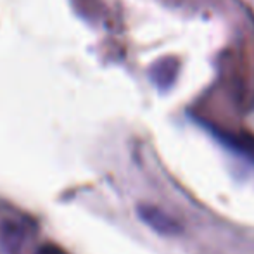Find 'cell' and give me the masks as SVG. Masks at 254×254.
I'll return each instance as SVG.
<instances>
[{
    "label": "cell",
    "mask_w": 254,
    "mask_h": 254,
    "mask_svg": "<svg viewBox=\"0 0 254 254\" xmlns=\"http://www.w3.org/2000/svg\"><path fill=\"white\" fill-rule=\"evenodd\" d=\"M138 214L147 225H151L154 230L163 232V234H171V232L177 230V223L171 220L170 216L163 213V211L156 209L151 206H140L138 207Z\"/></svg>",
    "instance_id": "obj_1"
},
{
    "label": "cell",
    "mask_w": 254,
    "mask_h": 254,
    "mask_svg": "<svg viewBox=\"0 0 254 254\" xmlns=\"http://www.w3.org/2000/svg\"><path fill=\"white\" fill-rule=\"evenodd\" d=\"M0 237H2V246L9 254H17L21 249V246L24 244V239H26V232L21 227L19 223H14V221H7L3 223L2 232H0Z\"/></svg>",
    "instance_id": "obj_2"
},
{
    "label": "cell",
    "mask_w": 254,
    "mask_h": 254,
    "mask_svg": "<svg viewBox=\"0 0 254 254\" xmlns=\"http://www.w3.org/2000/svg\"><path fill=\"white\" fill-rule=\"evenodd\" d=\"M177 69H178L177 64L170 66V59H166V64H157V66L152 69V78H154V81H156V83L159 85L161 88H166L168 85H170L171 81H173Z\"/></svg>",
    "instance_id": "obj_3"
},
{
    "label": "cell",
    "mask_w": 254,
    "mask_h": 254,
    "mask_svg": "<svg viewBox=\"0 0 254 254\" xmlns=\"http://www.w3.org/2000/svg\"><path fill=\"white\" fill-rule=\"evenodd\" d=\"M35 254H66V253H64L61 248H57V246H54V244H45V246H42V248L38 249Z\"/></svg>",
    "instance_id": "obj_4"
}]
</instances>
